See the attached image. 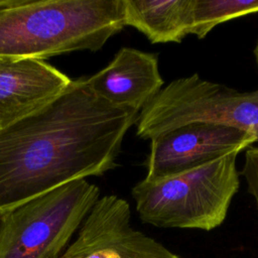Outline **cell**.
Returning <instances> with one entry per match:
<instances>
[{
	"label": "cell",
	"instance_id": "6da1fadb",
	"mask_svg": "<svg viewBox=\"0 0 258 258\" xmlns=\"http://www.w3.org/2000/svg\"><path fill=\"white\" fill-rule=\"evenodd\" d=\"M139 112L97 96L86 78L0 130V215L61 185L118 166Z\"/></svg>",
	"mask_w": 258,
	"mask_h": 258
},
{
	"label": "cell",
	"instance_id": "7a4b0ae2",
	"mask_svg": "<svg viewBox=\"0 0 258 258\" xmlns=\"http://www.w3.org/2000/svg\"><path fill=\"white\" fill-rule=\"evenodd\" d=\"M125 26L124 0H6L0 6V57L43 60L97 51Z\"/></svg>",
	"mask_w": 258,
	"mask_h": 258
},
{
	"label": "cell",
	"instance_id": "3957f363",
	"mask_svg": "<svg viewBox=\"0 0 258 258\" xmlns=\"http://www.w3.org/2000/svg\"><path fill=\"white\" fill-rule=\"evenodd\" d=\"M238 154L231 153L163 178L140 180L131 189L139 219L158 228H218L240 188Z\"/></svg>",
	"mask_w": 258,
	"mask_h": 258
},
{
	"label": "cell",
	"instance_id": "277c9868",
	"mask_svg": "<svg viewBox=\"0 0 258 258\" xmlns=\"http://www.w3.org/2000/svg\"><path fill=\"white\" fill-rule=\"evenodd\" d=\"M190 123H213L253 133L258 142V89L240 92L200 77L174 79L139 112L136 135L151 140Z\"/></svg>",
	"mask_w": 258,
	"mask_h": 258
},
{
	"label": "cell",
	"instance_id": "5b68a950",
	"mask_svg": "<svg viewBox=\"0 0 258 258\" xmlns=\"http://www.w3.org/2000/svg\"><path fill=\"white\" fill-rule=\"evenodd\" d=\"M99 199L77 179L0 215V258H58Z\"/></svg>",
	"mask_w": 258,
	"mask_h": 258
},
{
	"label": "cell",
	"instance_id": "8992f818",
	"mask_svg": "<svg viewBox=\"0 0 258 258\" xmlns=\"http://www.w3.org/2000/svg\"><path fill=\"white\" fill-rule=\"evenodd\" d=\"M257 143L246 130L213 124L190 123L150 140L144 161L145 179L177 174L231 153H240Z\"/></svg>",
	"mask_w": 258,
	"mask_h": 258
},
{
	"label": "cell",
	"instance_id": "52a82bcc",
	"mask_svg": "<svg viewBox=\"0 0 258 258\" xmlns=\"http://www.w3.org/2000/svg\"><path fill=\"white\" fill-rule=\"evenodd\" d=\"M128 202L114 195L100 198L81 225L75 241L58 258H179L134 229Z\"/></svg>",
	"mask_w": 258,
	"mask_h": 258
},
{
	"label": "cell",
	"instance_id": "ba28073f",
	"mask_svg": "<svg viewBox=\"0 0 258 258\" xmlns=\"http://www.w3.org/2000/svg\"><path fill=\"white\" fill-rule=\"evenodd\" d=\"M72 82L44 60L0 57V130L52 102Z\"/></svg>",
	"mask_w": 258,
	"mask_h": 258
},
{
	"label": "cell",
	"instance_id": "9c48e42d",
	"mask_svg": "<svg viewBox=\"0 0 258 258\" xmlns=\"http://www.w3.org/2000/svg\"><path fill=\"white\" fill-rule=\"evenodd\" d=\"M92 91L113 106L140 112L163 88L156 53L121 47L113 59L86 78Z\"/></svg>",
	"mask_w": 258,
	"mask_h": 258
},
{
	"label": "cell",
	"instance_id": "30bf717a",
	"mask_svg": "<svg viewBox=\"0 0 258 258\" xmlns=\"http://www.w3.org/2000/svg\"><path fill=\"white\" fill-rule=\"evenodd\" d=\"M195 0H124L126 26L153 44L179 43L190 34Z\"/></svg>",
	"mask_w": 258,
	"mask_h": 258
},
{
	"label": "cell",
	"instance_id": "8fae6325",
	"mask_svg": "<svg viewBox=\"0 0 258 258\" xmlns=\"http://www.w3.org/2000/svg\"><path fill=\"white\" fill-rule=\"evenodd\" d=\"M258 12V0H195L190 34L205 38L226 21Z\"/></svg>",
	"mask_w": 258,
	"mask_h": 258
},
{
	"label": "cell",
	"instance_id": "7c38bea8",
	"mask_svg": "<svg viewBox=\"0 0 258 258\" xmlns=\"http://www.w3.org/2000/svg\"><path fill=\"white\" fill-rule=\"evenodd\" d=\"M240 175L245 178L248 192L254 198L258 208V146L252 145L246 149Z\"/></svg>",
	"mask_w": 258,
	"mask_h": 258
},
{
	"label": "cell",
	"instance_id": "4fadbf2b",
	"mask_svg": "<svg viewBox=\"0 0 258 258\" xmlns=\"http://www.w3.org/2000/svg\"><path fill=\"white\" fill-rule=\"evenodd\" d=\"M253 53H254V56H255V60H256L257 67H258V38H257L256 44H255V46H254V50H253Z\"/></svg>",
	"mask_w": 258,
	"mask_h": 258
},
{
	"label": "cell",
	"instance_id": "5bb4252c",
	"mask_svg": "<svg viewBox=\"0 0 258 258\" xmlns=\"http://www.w3.org/2000/svg\"><path fill=\"white\" fill-rule=\"evenodd\" d=\"M5 1H6V0H0V6H1V5H3V4L5 3Z\"/></svg>",
	"mask_w": 258,
	"mask_h": 258
}]
</instances>
